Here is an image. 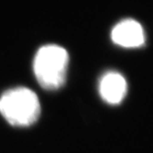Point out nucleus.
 Wrapping results in <instances>:
<instances>
[{
  "instance_id": "1",
  "label": "nucleus",
  "mask_w": 153,
  "mask_h": 153,
  "mask_svg": "<svg viewBox=\"0 0 153 153\" xmlns=\"http://www.w3.org/2000/svg\"><path fill=\"white\" fill-rule=\"evenodd\" d=\"M68 53L65 48L48 45L41 47L34 58L33 70L39 84L49 91L64 85L68 65Z\"/></svg>"
},
{
  "instance_id": "4",
  "label": "nucleus",
  "mask_w": 153,
  "mask_h": 153,
  "mask_svg": "<svg viewBox=\"0 0 153 153\" xmlns=\"http://www.w3.org/2000/svg\"><path fill=\"white\" fill-rule=\"evenodd\" d=\"M126 81L124 76L117 72H108L100 80V95L103 101L110 104L121 102L126 94Z\"/></svg>"
},
{
  "instance_id": "2",
  "label": "nucleus",
  "mask_w": 153,
  "mask_h": 153,
  "mask_svg": "<svg viewBox=\"0 0 153 153\" xmlns=\"http://www.w3.org/2000/svg\"><path fill=\"white\" fill-rule=\"evenodd\" d=\"M40 113L38 97L28 88L9 90L0 97V114L12 126H30L37 121Z\"/></svg>"
},
{
  "instance_id": "3",
  "label": "nucleus",
  "mask_w": 153,
  "mask_h": 153,
  "mask_svg": "<svg viewBox=\"0 0 153 153\" xmlns=\"http://www.w3.org/2000/svg\"><path fill=\"white\" fill-rule=\"evenodd\" d=\"M112 40L126 48H136L144 45L145 33L142 26L134 19L120 21L112 30Z\"/></svg>"
}]
</instances>
